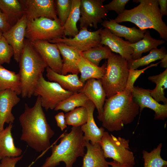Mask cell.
I'll use <instances>...</instances> for the list:
<instances>
[{
  "label": "cell",
  "mask_w": 167,
  "mask_h": 167,
  "mask_svg": "<svg viewBox=\"0 0 167 167\" xmlns=\"http://www.w3.org/2000/svg\"><path fill=\"white\" fill-rule=\"evenodd\" d=\"M24 106L19 118L22 128L20 139L36 151L43 152L49 147L50 139L55 133L48 122L40 96H37L33 107L26 103Z\"/></svg>",
  "instance_id": "6da1fadb"
},
{
  "label": "cell",
  "mask_w": 167,
  "mask_h": 167,
  "mask_svg": "<svg viewBox=\"0 0 167 167\" xmlns=\"http://www.w3.org/2000/svg\"><path fill=\"white\" fill-rule=\"evenodd\" d=\"M139 110L132 92L125 90L106 99L103 111L97 118L104 128L111 132L119 131L134 121Z\"/></svg>",
  "instance_id": "7a4b0ae2"
},
{
  "label": "cell",
  "mask_w": 167,
  "mask_h": 167,
  "mask_svg": "<svg viewBox=\"0 0 167 167\" xmlns=\"http://www.w3.org/2000/svg\"><path fill=\"white\" fill-rule=\"evenodd\" d=\"M133 1L140 3L132 9H125L114 20L118 24L131 22L142 30L154 29L159 33L160 38L167 41V26L162 20L158 0Z\"/></svg>",
  "instance_id": "3957f363"
},
{
  "label": "cell",
  "mask_w": 167,
  "mask_h": 167,
  "mask_svg": "<svg viewBox=\"0 0 167 167\" xmlns=\"http://www.w3.org/2000/svg\"><path fill=\"white\" fill-rule=\"evenodd\" d=\"M85 141L80 126H72L70 132H65L59 144L51 148V155L41 167H55L64 162L65 167H72L77 158L85 154Z\"/></svg>",
  "instance_id": "277c9868"
},
{
  "label": "cell",
  "mask_w": 167,
  "mask_h": 167,
  "mask_svg": "<svg viewBox=\"0 0 167 167\" xmlns=\"http://www.w3.org/2000/svg\"><path fill=\"white\" fill-rule=\"evenodd\" d=\"M21 93L23 98H30L40 77L47 66L30 42L25 39L19 62Z\"/></svg>",
  "instance_id": "5b68a950"
},
{
  "label": "cell",
  "mask_w": 167,
  "mask_h": 167,
  "mask_svg": "<svg viewBox=\"0 0 167 167\" xmlns=\"http://www.w3.org/2000/svg\"><path fill=\"white\" fill-rule=\"evenodd\" d=\"M105 72L100 79L107 98L124 91L129 74L127 61L111 53L107 59Z\"/></svg>",
  "instance_id": "8992f818"
},
{
  "label": "cell",
  "mask_w": 167,
  "mask_h": 167,
  "mask_svg": "<svg viewBox=\"0 0 167 167\" xmlns=\"http://www.w3.org/2000/svg\"><path fill=\"white\" fill-rule=\"evenodd\" d=\"M129 140L117 137L105 131L100 143L105 159L112 158L121 164L134 166L133 152L129 147Z\"/></svg>",
  "instance_id": "52a82bcc"
},
{
  "label": "cell",
  "mask_w": 167,
  "mask_h": 167,
  "mask_svg": "<svg viewBox=\"0 0 167 167\" xmlns=\"http://www.w3.org/2000/svg\"><path fill=\"white\" fill-rule=\"evenodd\" d=\"M63 36V27L58 19L40 17L27 21L25 38L30 41H49Z\"/></svg>",
  "instance_id": "ba28073f"
},
{
  "label": "cell",
  "mask_w": 167,
  "mask_h": 167,
  "mask_svg": "<svg viewBox=\"0 0 167 167\" xmlns=\"http://www.w3.org/2000/svg\"><path fill=\"white\" fill-rule=\"evenodd\" d=\"M74 93L62 88L58 83L46 80L42 75L35 88L33 96H40L42 107L53 109L61 101Z\"/></svg>",
  "instance_id": "9c48e42d"
},
{
  "label": "cell",
  "mask_w": 167,
  "mask_h": 167,
  "mask_svg": "<svg viewBox=\"0 0 167 167\" xmlns=\"http://www.w3.org/2000/svg\"><path fill=\"white\" fill-rule=\"evenodd\" d=\"M105 0H81L80 6V29L93 27L97 28L98 24L103 22L108 11L103 2Z\"/></svg>",
  "instance_id": "30bf717a"
},
{
  "label": "cell",
  "mask_w": 167,
  "mask_h": 167,
  "mask_svg": "<svg viewBox=\"0 0 167 167\" xmlns=\"http://www.w3.org/2000/svg\"><path fill=\"white\" fill-rule=\"evenodd\" d=\"M101 28L94 31H90L86 28L80 29L78 33L73 38H68L65 36L49 41L57 43H62L73 47L80 52L87 51L92 48L102 45L101 43Z\"/></svg>",
  "instance_id": "8fae6325"
},
{
  "label": "cell",
  "mask_w": 167,
  "mask_h": 167,
  "mask_svg": "<svg viewBox=\"0 0 167 167\" xmlns=\"http://www.w3.org/2000/svg\"><path fill=\"white\" fill-rule=\"evenodd\" d=\"M30 42L47 66L54 71L61 74L62 60L56 44L44 41Z\"/></svg>",
  "instance_id": "7c38bea8"
},
{
  "label": "cell",
  "mask_w": 167,
  "mask_h": 167,
  "mask_svg": "<svg viewBox=\"0 0 167 167\" xmlns=\"http://www.w3.org/2000/svg\"><path fill=\"white\" fill-rule=\"evenodd\" d=\"M132 93L134 101L139 107L140 113L145 108H148L154 111V119H166L167 104H161L156 101L150 95V89L134 86Z\"/></svg>",
  "instance_id": "4fadbf2b"
},
{
  "label": "cell",
  "mask_w": 167,
  "mask_h": 167,
  "mask_svg": "<svg viewBox=\"0 0 167 167\" xmlns=\"http://www.w3.org/2000/svg\"><path fill=\"white\" fill-rule=\"evenodd\" d=\"M27 22L25 13L8 31L2 33L3 36L12 47L14 58L17 62H19L24 45Z\"/></svg>",
  "instance_id": "5bb4252c"
},
{
  "label": "cell",
  "mask_w": 167,
  "mask_h": 167,
  "mask_svg": "<svg viewBox=\"0 0 167 167\" xmlns=\"http://www.w3.org/2000/svg\"><path fill=\"white\" fill-rule=\"evenodd\" d=\"M27 21L40 17L58 19L54 0H26L23 1Z\"/></svg>",
  "instance_id": "9a60e30c"
},
{
  "label": "cell",
  "mask_w": 167,
  "mask_h": 167,
  "mask_svg": "<svg viewBox=\"0 0 167 167\" xmlns=\"http://www.w3.org/2000/svg\"><path fill=\"white\" fill-rule=\"evenodd\" d=\"M100 35L101 43L102 45L106 46L111 51L119 54L127 62L132 60L133 49L130 45L131 43L114 35L106 28L101 29Z\"/></svg>",
  "instance_id": "2e32d148"
},
{
  "label": "cell",
  "mask_w": 167,
  "mask_h": 167,
  "mask_svg": "<svg viewBox=\"0 0 167 167\" xmlns=\"http://www.w3.org/2000/svg\"><path fill=\"white\" fill-rule=\"evenodd\" d=\"M18 95L10 89L0 91V132L4 129L5 123L14 122L15 118L11 111L13 108L20 101Z\"/></svg>",
  "instance_id": "e0dca14e"
},
{
  "label": "cell",
  "mask_w": 167,
  "mask_h": 167,
  "mask_svg": "<svg viewBox=\"0 0 167 167\" xmlns=\"http://www.w3.org/2000/svg\"><path fill=\"white\" fill-rule=\"evenodd\" d=\"M79 92L84 93L92 102L97 110L98 115H101L106 95L100 79L92 78L88 80Z\"/></svg>",
  "instance_id": "ac0fdd59"
},
{
  "label": "cell",
  "mask_w": 167,
  "mask_h": 167,
  "mask_svg": "<svg viewBox=\"0 0 167 167\" xmlns=\"http://www.w3.org/2000/svg\"><path fill=\"white\" fill-rule=\"evenodd\" d=\"M84 107L88 111V120L85 124L80 126L84 134V139L85 141L93 143H100L105 131L103 127H98L95 122L93 117L95 105L92 101L88 100Z\"/></svg>",
  "instance_id": "d6986e66"
},
{
  "label": "cell",
  "mask_w": 167,
  "mask_h": 167,
  "mask_svg": "<svg viewBox=\"0 0 167 167\" xmlns=\"http://www.w3.org/2000/svg\"><path fill=\"white\" fill-rule=\"evenodd\" d=\"M56 44L62 58V67L61 74L66 75L68 73L78 74L79 72L77 63L81 55V52L73 47L62 43Z\"/></svg>",
  "instance_id": "ffe728a7"
},
{
  "label": "cell",
  "mask_w": 167,
  "mask_h": 167,
  "mask_svg": "<svg viewBox=\"0 0 167 167\" xmlns=\"http://www.w3.org/2000/svg\"><path fill=\"white\" fill-rule=\"evenodd\" d=\"M101 25L105 28L109 29L116 36L123 37L131 43H135L142 39L146 30H142L135 27H127L116 23L114 19L105 20Z\"/></svg>",
  "instance_id": "44dd1931"
},
{
  "label": "cell",
  "mask_w": 167,
  "mask_h": 167,
  "mask_svg": "<svg viewBox=\"0 0 167 167\" xmlns=\"http://www.w3.org/2000/svg\"><path fill=\"white\" fill-rule=\"evenodd\" d=\"M85 147L87 151L83 157L82 167H110L100 143L85 141Z\"/></svg>",
  "instance_id": "7402d4cb"
},
{
  "label": "cell",
  "mask_w": 167,
  "mask_h": 167,
  "mask_svg": "<svg viewBox=\"0 0 167 167\" xmlns=\"http://www.w3.org/2000/svg\"><path fill=\"white\" fill-rule=\"evenodd\" d=\"M46 69L48 79L58 83L66 90L73 92H79L84 85V84L80 80L78 74L63 75L54 71L48 66Z\"/></svg>",
  "instance_id": "603a6c76"
},
{
  "label": "cell",
  "mask_w": 167,
  "mask_h": 167,
  "mask_svg": "<svg viewBox=\"0 0 167 167\" xmlns=\"http://www.w3.org/2000/svg\"><path fill=\"white\" fill-rule=\"evenodd\" d=\"M12 123L0 132V160L8 157H17L20 156L22 150L15 147L11 132Z\"/></svg>",
  "instance_id": "cb8c5ba5"
},
{
  "label": "cell",
  "mask_w": 167,
  "mask_h": 167,
  "mask_svg": "<svg viewBox=\"0 0 167 167\" xmlns=\"http://www.w3.org/2000/svg\"><path fill=\"white\" fill-rule=\"evenodd\" d=\"M77 66L81 74L79 79L84 84L87 80L91 79H101L105 72L106 63H105L101 66H96L87 60L81 54Z\"/></svg>",
  "instance_id": "d4e9b609"
},
{
  "label": "cell",
  "mask_w": 167,
  "mask_h": 167,
  "mask_svg": "<svg viewBox=\"0 0 167 167\" xmlns=\"http://www.w3.org/2000/svg\"><path fill=\"white\" fill-rule=\"evenodd\" d=\"M0 10L6 16L11 27L26 12L23 4L17 0H0Z\"/></svg>",
  "instance_id": "484cf974"
},
{
  "label": "cell",
  "mask_w": 167,
  "mask_h": 167,
  "mask_svg": "<svg viewBox=\"0 0 167 167\" xmlns=\"http://www.w3.org/2000/svg\"><path fill=\"white\" fill-rule=\"evenodd\" d=\"M163 40H157L152 38L150 32L146 30L143 38L139 41L131 43L130 45L133 49L131 54L132 60H135L141 57L142 54L157 48L159 45L165 43Z\"/></svg>",
  "instance_id": "4316f807"
},
{
  "label": "cell",
  "mask_w": 167,
  "mask_h": 167,
  "mask_svg": "<svg viewBox=\"0 0 167 167\" xmlns=\"http://www.w3.org/2000/svg\"><path fill=\"white\" fill-rule=\"evenodd\" d=\"M7 89L12 90L18 95L21 94L20 75L0 65V91Z\"/></svg>",
  "instance_id": "83f0119b"
},
{
  "label": "cell",
  "mask_w": 167,
  "mask_h": 167,
  "mask_svg": "<svg viewBox=\"0 0 167 167\" xmlns=\"http://www.w3.org/2000/svg\"><path fill=\"white\" fill-rule=\"evenodd\" d=\"M148 79L156 84L154 89L150 90L151 96L158 103L161 101L164 104H167L164 92L167 88V68L159 74L149 76Z\"/></svg>",
  "instance_id": "f1b7e54d"
},
{
  "label": "cell",
  "mask_w": 167,
  "mask_h": 167,
  "mask_svg": "<svg viewBox=\"0 0 167 167\" xmlns=\"http://www.w3.org/2000/svg\"><path fill=\"white\" fill-rule=\"evenodd\" d=\"M71 1L70 13L63 27L64 36L73 37L79 32L77 24L80 18L81 0H71Z\"/></svg>",
  "instance_id": "f546056e"
},
{
  "label": "cell",
  "mask_w": 167,
  "mask_h": 167,
  "mask_svg": "<svg viewBox=\"0 0 167 167\" xmlns=\"http://www.w3.org/2000/svg\"><path fill=\"white\" fill-rule=\"evenodd\" d=\"M167 54L166 49L162 47L160 49L154 48L150 50L147 55L135 60L127 62L129 69L135 70L138 67L146 66L158 60H161Z\"/></svg>",
  "instance_id": "4dcf8cb0"
},
{
  "label": "cell",
  "mask_w": 167,
  "mask_h": 167,
  "mask_svg": "<svg viewBox=\"0 0 167 167\" xmlns=\"http://www.w3.org/2000/svg\"><path fill=\"white\" fill-rule=\"evenodd\" d=\"M88 99L83 93L74 92L67 98L60 102L54 109V110H62L66 113L75 108L84 107Z\"/></svg>",
  "instance_id": "1f68e13d"
},
{
  "label": "cell",
  "mask_w": 167,
  "mask_h": 167,
  "mask_svg": "<svg viewBox=\"0 0 167 167\" xmlns=\"http://www.w3.org/2000/svg\"><path fill=\"white\" fill-rule=\"evenodd\" d=\"M162 147V143H160L150 152L144 150L143 151V167H163L167 165V161L163 159L161 156Z\"/></svg>",
  "instance_id": "d6a6232c"
},
{
  "label": "cell",
  "mask_w": 167,
  "mask_h": 167,
  "mask_svg": "<svg viewBox=\"0 0 167 167\" xmlns=\"http://www.w3.org/2000/svg\"><path fill=\"white\" fill-rule=\"evenodd\" d=\"M111 53V50L108 46L102 45L81 52V54L89 62L99 66L101 60L107 59Z\"/></svg>",
  "instance_id": "836d02e7"
},
{
  "label": "cell",
  "mask_w": 167,
  "mask_h": 167,
  "mask_svg": "<svg viewBox=\"0 0 167 167\" xmlns=\"http://www.w3.org/2000/svg\"><path fill=\"white\" fill-rule=\"evenodd\" d=\"M65 117L67 125L74 127L81 126L87 122L88 111L85 107H77L66 113Z\"/></svg>",
  "instance_id": "e575fe53"
},
{
  "label": "cell",
  "mask_w": 167,
  "mask_h": 167,
  "mask_svg": "<svg viewBox=\"0 0 167 167\" xmlns=\"http://www.w3.org/2000/svg\"><path fill=\"white\" fill-rule=\"evenodd\" d=\"M55 2L58 19L63 27L71 10V0H56Z\"/></svg>",
  "instance_id": "d590c367"
},
{
  "label": "cell",
  "mask_w": 167,
  "mask_h": 167,
  "mask_svg": "<svg viewBox=\"0 0 167 167\" xmlns=\"http://www.w3.org/2000/svg\"><path fill=\"white\" fill-rule=\"evenodd\" d=\"M13 54L12 47L2 36L0 39V65L9 64Z\"/></svg>",
  "instance_id": "8d00e7d4"
},
{
  "label": "cell",
  "mask_w": 167,
  "mask_h": 167,
  "mask_svg": "<svg viewBox=\"0 0 167 167\" xmlns=\"http://www.w3.org/2000/svg\"><path fill=\"white\" fill-rule=\"evenodd\" d=\"M160 63V61L155 64H151L141 70L129 69L125 90L132 92L134 87L135 82L140 75L148 68L153 66H157Z\"/></svg>",
  "instance_id": "74e56055"
},
{
  "label": "cell",
  "mask_w": 167,
  "mask_h": 167,
  "mask_svg": "<svg viewBox=\"0 0 167 167\" xmlns=\"http://www.w3.org/2000/svg\"><path fill=\"white\" fill-rule=\"evenodd\" d=\"M129 1V0H113L104 5V6L108 11H114L118 15L122 13L125 10V6Z\"/></svg>",
  "instance_id": "f35d334b"
},
{
  "label": "cell",
  "mask_w": 167,
  "mask_h": 167,
  "mask_svg": "<svg viewBox=\"0 0 167 167\" xmlns=\"http://www.w3.org/2000/svg\"><path fill=\"white\" fill-rule=\"evenodd\" d=\"M21 155L17 157H5L1 160L0 163V167H15L17 163L22 158ZM32 162L27 167H31L34 164Z\"/></svg>",
  "instance_id": "ab89813d"
},
{
  "label": "cell",
  "mask_w": 167,
  "mask_h": 167,
  "mask_svg": "<svg viewBox=\"0 0 167 167\" xmlns=\"http://www.w3.org/2000/svg\"><path fill=\"white\" fill-rule=\"evenodd\" d=\"M11 27L6 16L0 10V31L4 33L8 31Z\"/></svg>",
  "instance_id": "60d3db41"
},
{
  "label": "cell",
  "mask_w": 167,
  "mask_h": 167,
  "mask_svg": "<svg viewBox=\"0 0 167 167\" xmlns=\"http://www.w3.org/2000/svg\"><path fill=\"white\" fill-rule=\"evenodd\" d=\"M57 126L60 128L62 131L67 127L65 114L63 112H60L56 114L54 116Z\"/></svg>",
  "instance_id": "b9f144b4"
},
{
  "label": "cell",
  "mask_w": 167,
  "mask_h": 167,
  "mask_svg": "<svg viewBox=\"0 0 167 167\" xmlns=\"http://www.w3.org/2000/svg\"><path fill=\"white\" fill-rule=\"evenodd\" d=\"M160 11L162 17L167 15V0H158Z\"/></svg>",
  "instance_id": "7bdbcfd3"
},
{
  "label": "cell",
  "mask_w": 167,
  "mask_h": 167,
  "mask_svg": "<svg viewBox=\"0 0 167 167\" xmlns=\"http://www.w3.org/2000/svg\"><path fill=\"white\" fill-rule=\"evenodd\" d=\"M109 164L111 167H134L133 165L121 164L114 161L109 162Z\"/></svg>",
  "instance_id": "ee69618b"
},
{
  "label": "cell",
  "mask_w": 167,
  "mask_h": 167,
  "mask_svg": "<svg viewBox=\"0 0 167 167\" xmlns=\"http://www.w3.org/2000/svg\"><path fill=\"white\" fill-rule=\"evenodd\" d=\"M160 66L161 67L167 68V54L161 59L160 61Z\"/></svg>",
  "instance_id": "f6af8a7d"
},
{
  "label": "cell",
  "mask_w": 167,
  "mask_h": 167,
  "mask_svg": "<svg viewBox=\"0 0 167 167\" xmlns=\"http://www.w3.org/2000/svg\"><path fill=\"white\" fill-rule=\"evenodd\" d=\"M2 33L0 31V39L2 37Z\"/></svg>",
  "instance_id": "bcb514c9"
},
{
  "label": "cell",
  "mask_w": 167,
  "mask_h": 167,
  "mask_svg": "<svg viewBox=\"0 0 167 167\" xmlns=\"http://www.w3.org/2000/svg\"><path fill=\"white\" fill-rule=\"evenodd\" d=\"M163 167H167V165H165V166H164Z\"/></svg>",
  "instance_id": "7dc6e473"
}]
</instances>
